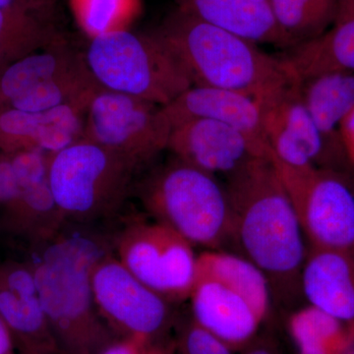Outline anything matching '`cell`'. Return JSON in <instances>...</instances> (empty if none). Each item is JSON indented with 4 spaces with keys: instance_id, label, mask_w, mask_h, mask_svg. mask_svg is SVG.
Masks as SVG:
<instances>
[{
    "instance_id": "cell-14",
    "label": "cell",
    "mask_w": 354,
    "mask_h": 354,
    "mask_svg": "<svg viewBox=\"0 0 354 354\" xmlns=\"http://www.w3.org/2000/svg\"><path fill=\"white\" fill-rule=\"evenodd\" d=\"M162 109L171 127L181 121L206 118L234 128L263 157L271 160L262 109L252 97L223 88L192 86Z\"/></svg>"
},
{
    "instance_id": "cell-6",
    "label": "cell",
    "mask_w": 354,
    "mask_h": 354,
    "mask_svg": "<svg viewBox=\"0 0 354 354\" xmlns=\"http://www.w3.org/2000/svg\"><path fill=\"white\" fill-rule=\"evenodd\" d=\"M139 167L118 153L80 139L48 153V179L65 221L90 223L116 215Z\"/></svg>"
},
{
    "instance_id": "cell-1",
    "label": "cell",
    "mask_w": 354,
    "mask_h": 354,
    "mask_svg": "<svg viewBox=\"0 0 354 354\" xmlns=\"http://www.w3.org/2000/svg\"><path fill=\"white\" fill-rule=\"evenodd\" d=\"M232 241L264 272L272 293L290 301L300 290L308 246L297 209L271 160L256 158L227 176Z\"/></svg>"
},
{
    "instance_id": "cell-19",
    "label": "cell",
    "mask_w": 354,
    "mask_h": 354,
    "mask_svg": "<svg viewBox=\"0 0 354 354\" xmlns=\"http://www.w3.org/2000/svg\"><path fill=\"white\" fill-rule=\"evenodd\" d=\"M281 59L297 83L327 72L354 73V10L337 13L330 29L288 48Z\"/></svg>"
},
{
    "instance_id": "cell-2",
    "label": "cell",
    "mask_w": 354,
    "mask_h": 354,
    "mask_svg": "<svg viewBox=\"0 0 354 354\" xmlns=\"http://www.w3.org/2000/svg\"><path fill=\"white\" fill-rule=\"evenodd\" d=\"M31 261L41 304L62 354H100L118 335L95 306L92 272L108 252L93 234H60Z\"/></svg>"
},
{
    "instance_id": "cell-11",
    "label": "cell",
    "mask_w": 354,
    "mask_h": 354,
    "mask_svg": "<svg viewBox=\"0 0 354 354\" xmlns=\"http://www.w3.org/2000/svg\"><path fill=\"white\" fill-rule=\"evenodd\" d=\"M271 160L293 169L348 171L333 155L305 106L300 83L290 81L258 99Z\"/></svg>"
},
{
    "instance_id": "cell-12",
    "label": "cell",
    "mask_w": 354,
    "mask_h": 354,
    "mask_svg": "<svg viewBox=\"0 0 354 354\" xmlns=\"http://www.w3.org/2000/svg\"><path fill=\"white\" fill-rule=\"evenodd\" d=\"M0 316L20 354H62L39 300L31 263L0 261Z\"/></svg>"
},
{
    "instance_id": "cell-10",
    "label": "cell",
    "mask_w": 354,
    "mask_h": 354,
    "mask_svg": "<svg viewBox=\"0 0 354 354\" xmlns=\"http://www.w3.org/2000/svg\"><path fill=\"white\" fill-rule=\"evenodd\" d=\"M100 315L118 337H133L148 344L167 339L174 323L172 304L151 290L106 253L92 272Z\"/></svg>"
},
{
    "instance_id": "cell-36",
    "label": "cell",
    "mask_w": 354,
    "mask_h": 354,
    "mask_svg": "<svg viewBox=\"0 0 354 354\" xmlns=\"http://www.w3.org/2000/svg\"><path fill=\"white\" fill-rule=\"evenodd\" d=\"M348 10H354V0H337V13Z\"/></svg>"
},
{
    "instance_id": "cell-31",
    "label": "cell",
    "mask_w": 354,
    "mask_h": 354,
    "mask_svg": "<svg viewBox=\"0 0 354 354\" xmlns=\"http://www.w3.org/2000/svg\"><path fill=\"white\" fill-rule=\"evenodd\" d=\"M341 139L349 165L354 167V106L342 120Z\"/></svg>"
},
{
    "instance_id": "cell-34",
    "label": "cell",
    "mask_w": 354,
    "mask_h": 354,
    "mask_svg": "<svg viewBox=\"0 0 354 354\" xmlns=\"http://www.w3.org/2000/svg\"><path fill=\"white\" fill-rule=\"evenodd\" d=\"M306 1L334 23L335 14H337V0H306Z\"/></svg>"
},
{
    "instance_id": "cell-27",
    "label": "cell",
    "mask_w": 354,
    "mask_h": 354,
    "mask_svg": "<svg viewBox=\"0 0 354 354\" xmlns=\"http://www.w3.org/2000/svg\"><path fill=\"white\" fill-rule=\"evenodd\" d=\"M176 354H234L235 351L216 335L198 325L192 317L183 321L177 329Z\"/></svg>"
},
{
    "instance_id": "cell-20",
    "label": "cell",
    "mask_w": 354,
    "mask_h": 354,
    "mask_svg": "<svg viewBox=\"0 0 354 354\" xmlns=\"http://www.w3.org/2000/svg\"><path fill=\"white\" fill-rule=\"evenodd\" d=\"M305 106L328 148L342 165H349L341 139V125L354 106V73L327 72L300 83Z\"/></svg>"
},
{
    "instance_id": "cell-3",
    "label": "cell",
    "mask_w": 354,
    "mask_h": 354,
    "mask_svg": "<svg viewBox=\"0 0 354 354\" xmlns=\"http://www.w3.org/2000/svg\"><path fill=\"white\" fill-rule=\"evenodd\" d=\"M155 32L183 65L192 86L234 91L258 100L295 81L281 57L177 7Z\"/></svg>"
},
{
    "instance_id": "cell-15",
    "label": "cell",
    "mask_w": 354,
    "mask_h": 354,
    "mask_svg": "<svg viewBox=\"0 0 354 354\" xmlns=\"http://www.w3.org/2000/svg\"><path fill=\"white\" fill-rule=\"evenodd\" d=\"M87 109L62 106L48 111H26L0 106V152L57 153L83 138Z\"/></svg>"
},
{
    "instance_id": "cell-23",
    "label": "cell",
    "mask_w": 354,
    "mask_h": 354,
    "mask_svg": "<svg viewBox=\"0 0 354 354\" xmlns=\"http://www.w3.org/2000/svg\"><path fill=\"white\" fill-rule=\"evenodd\" d=\"M198 278L220 281L241 293L265 318L269 315L272 295L269 281L257 266L243 256L225 250H206L198 255Z\"/></svg>"
},
{
    "instance_id": "cell-21",
    "label": "cell",
    "mask_w": 354,
    "mask_h": 354,
    "mask_svg": "<svg viewBox=\"0 0 354 354\" xmlns=\"http://www.w3.org/2000/svg\"><path fill=\"white\" fill-rule=\"evenodd\" d=\"M84 53L76 50L64 35L50 46L30 53L0 72V106L55 77L85 64Z\"/></svg>"
},
{
    "instance_id": "cell-13",
    "label": "cell",
    "mask_w": 354,
    "mask_h": 354,
    "mask_svg": "<svg viewBox=\"0 0 354 354\" xmlns=\"http://www.w3.org/2000/svg\"><path fill=\"white\" fill-rule=\"evenodd\" d=\"M167 150L177 160L214 176H228L256 158H266L241 132L206 118L172 125Z\"/></svg>"
},
{
    "instance_id": "cell-8",
    "label": "cell",
    "mask_w": 354,
    "mask_h": 354,
    "mask_svg": "<svg viewBox=\"0 0 354 354\" xmlns=\"http://www.w3.org/2000/svg\"><path fill=\"white\" fill-rule=\"evenodd\" d=\"M171 131L162 106L101 88L86 111L83 138L140 167L167 150Z\"/></svg>"
},
{
    "instance_id": "cell-16",
    "label": "cell",
    "mask_w": 354,
    "mask_h": 354,
    "mask_svg": "<svg viewBox=\"0 0 354 354\" xmlns=\"http://www.w3.org/2000/svg\"><path fill=\"white\" fill-rule=\"evenodd\" d=\"M189 299L193 320L239 353L266 320L241 293L215 279L198 278Z\"/></svg>"
},
{
    "instance_id": "cell-25",
    "label": "cell",
    "mask_w": 354,
    "mask_h": 354,
    "mask_svg": "<svg viewBox=\"0 0 354 354\" xmlns=\"http://www.w3.org/2000/svg\"><path fill=\"white\" fill-rule=\"evenodd\" d=\"M76 24L88 39L130 30L141 16L142 0H69Z\"/></svg>"
},
{
    "instance_id": "cell-32",
    "label": "cell",
    "mask_w": 354,
    "mask_h": 354,
    "mask_svg": "<svg viewBox=\"0 0 354 354\" xmlns=\"http://www.w3.org/2000/svg\"><path fill=\"white\" fill-rule=\"evenodd\" d=\"M57 0H0V8L55 9Z\"/></svg>"
},
{
    "instance_id": "cell-33",
    "label": "cell",
    "mask_w": 354,
    "mask_h": 354,
    "mask_svg": "<svg viewBox=\"0 0 354 354\" xmlns=\"http://www.w3.org/2000/svg\"><path fill=\"white\" fill-rule=\"evenodd\" d=\"M15 349L12 335L0 316V354H14Z\"/></svg>"
},
{
    "instance_id": "cell-28",
    "label": "cell",
    "mask_w": 354,
    "mask_h": 354,
    "mask_svg": "<svg viewBox=\"0 0 354 354\" xmlns=\"http://www.w3.org/2000/svg\"><path fill=\"white\" fill-rule=\"evenodd\" d=\"M19 192L10 156L0 152V216L12 207Z\"/></svg>"
},
{
    "instance_id": "cell-35",
    "label": "cell",
    "mask_w": 354,
    "mask_h": 354,
    "mask_svg": "<svg viewBox=\"0 0 354 354\" xmlns=\"http://www.w3.org/2000/svg\"><path fill=\"white\" fill-rule=\"evenodd\" d=\"M146 354H176L174 339H162L149 346Z\"/></svg>"
},
{
    "instance_id": "cell-17",
    "label": "cell",
    "mask_w": 354,
    "mask_h": 354,
    "mask_svg": "<svg viewBox=\"0 0 354 354\" xmlns=\"http://www.w3.org/2000/svg\"><path fill=\"white\" fill-rule=\"evenodd\" d=\"M300 290L310 306L354 325V257L308 246Z\"/></svg>"
},
{
    "instance_id": "cell-9",
    "label": "cell",
    "mask_w": 354,
    "mask_h": 354,
    "mask_svg": "<svg viewBox=\"0 0 354 354\" xmlns=\"http://www.w3.org/2000/svg\"><path fill=\"white\" fill-rule=\"evenodd\" d=\"M192 244L158 221L129 223L115 241L116 258L171 304L189 299L197 279Z\"/></svg>"
},
{
    "instance_id": "cell-5",
    "label": "cell",
    "mask_w": 354,
    "mask_h": 354,
    "mask_svg": "<svg viewBox=\"0 0 354 354\" xmlns=\"http://www.w3.org/2000/svg\"><path fill=\"white\" fill-rule=\"evenodd\" d=\"M84 55L102 88L160 106L192 87L183 65L156 32H109L91 39Z\"/></svg>"
},
{
    "instance_id": "cell-7",
    "label": "cell",
    "mask_w": 354,
    "mask_h": 354,
    "mask_svg": "<svg viewBox=\"0 0 354 354\" xmlns=\"http://www.w3.org/2000/svg\"><path fill=\"white\" fill-rule=\"evenodd\" d=\"M272 162L295 205L308 246L354 257V178L349 171L293 169Z\"/></svg>"
},
{
    "instance_id": "cell-29",
    "label": "cell",
    "mask_w": 354,
    "mask_h": 354,
    "mask_svg": "<svg viewBox=\"0 0 354 354\" xmlns=\"http://www.w3.org/2000/svg\"><path fill=\"white\" fill-rule=\"evenodd\" d=\"M149 346L137 337H118L100 354H146Z\"/></svg>"
},
{
    "instance_id": "cell-4",
    "label": "cell",
    "mask_w": 354,
    "mask_h": 354,
    "mask_svg": "<svg viewBox=\"0 0 354 354\" xmlns=\"http://www.w3.org/2000/svg\"><path fill=\"white\" fill-rule=\"evenodd\" d=\"M137 196L153 221L193 246L223 250L232 241V206L216 176L174 158L137 185Z\"/></svg>"
},
{
    "instance_id": "cell-22",
    "label": "cell",
    "mask_w": 354,
    "mask_h": 354,
    "mask_svg": "<svg viewBox=\"0 0 354 354\" xmlns=\"http://www.w3.org/2000/svg\"><path fill=\"white\" fill-rule=\"evenodd\" d=\"M55 9L0 8V72L62 36Z\"/></svg>"
},
{
    "instance_id": "cell-26",
    "label": "cell",
    "mask_w": 354,
    "mask_h": 354,
    "mask_svg": "<svg viewBox=\"0 0 354 354\" xmlns=\"http://www.w3.org/2000/svg\"><path fill=\"white\" fill-rule=\"evenodd\" d=\"M269 3L290 48L317 38L333 25L332 20L306 0H269Z\"/></svg>"
},
{
    "instance_id": "cell-30",
    "label": "cell",
    "mask_w": 354,
    "mask_h": 354,
    "mask_svg": "<svg viewBox=\"0 0 354 354\" xmlns=\"http://www.w3.org/2000/svg\"><path fill=\"white\" fill-rule=\"evenodd\" d=\"M241 354H283L281 346L274 337L268 334H259L246 348L241 351Z\"/></svg>"
},
{
    "instance_id": "cell-24",
    "label": "cell",
    "mask_w": 354,
    "mask_h": 354,
    "mask_svg": "<svg viewBox=\"0 0 354 354\" xmlns=\"http://www.w3.org/2000/svg\"><path fill=\"white\" fill-rule=\"evenodd\" d=\"M288 332L297 354H351L354 346V325L310 305L291 314Z\"/></svg>"
},
{
    "instance_id": "cell-18",
    "label": "cell",
    "mask_w": 354,
    "mask_h": 354,
    "mask_svg": "<svg viewBox=\"0 0 354 354\" xmlns=\"http://www.w3.org/2000/svg\"><path fill=\"white\" fill-rule=\"evenodd\" d=\"M193 17L257 44L290 48L272 15L269 0H174Z\"/></svg>"
}]
</instances>
